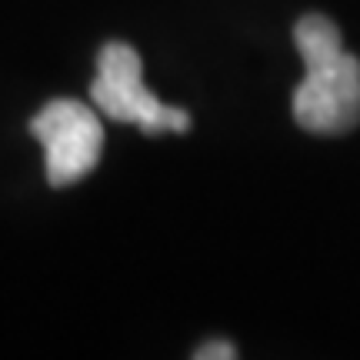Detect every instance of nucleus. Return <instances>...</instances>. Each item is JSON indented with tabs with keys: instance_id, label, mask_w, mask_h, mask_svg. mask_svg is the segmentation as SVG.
Returning a JSON list of instances; mask_svg holds the SVG:
<instances>
[{
	"instance_id": "obj_1",
	"label": "nucleus",
	"mask_w": 360,
	"mask_h": 360,
	"mask_svg": "<svg viewBox=\"0 0 360 360\" xmlns=\"http://www.w3.org/2000/svg\"><path fill=\"white\" fill-rule=\"evenodd\" d=\"M304 80L294 90V120L310 134H347L360 124V60L344 51L330 17L307 13L294 27Z\"/></svg>"
},
{
	"instance_id": "obj_2",
	"label": "nucleus",
	"mask_w": 360,
	"mask_h": 360,
	"mask_svg": "<svg viewBox=\"0 0 360 360\" xmlns=\"http://www.w3.org/2000/svg\"><path fill=\"white\" fill-rule=\"evenodd\" d=\"M90 101L103 117L117 124H137L143 134H167L191 127V114L180 107L160 103L143 84L141 53L130 44L110 40L97 53V80L90 84Z\"/></svg>"
},
{
	"instance_id": "obj_3",
	"label": "nucleus",
	"mask_w": 360,
	"mask_h": 360,
	"mask_svg": "<svg viewBox=\"0 0 360 360\" xmlns=\"http://www.w3.org/2000/svg\"><path fill=\"white\" fill-rule=\"evenodd\" d=\"M30 134L44 143V170L51 187H70L97 167L103 154V127L94 107L80 101H51L30 120Z\"/></svg>"
},
{
	"instance_id": "obj_4",
	"label": "nucleus",
	"mask_w": 360,
	"mask_h": 360,
	"mask_svg": "<svg viewBox=\"0 0 360 360\" xmlns=\"http://www.w3.org/2000/svg\"><path fill=\"white\" fill-rule=\"evenodd\" d=\"M197 360H233L237 357V347L224 344V340H214V344H204V347L193 354Z\"/></svg>"
}]
</instances>
